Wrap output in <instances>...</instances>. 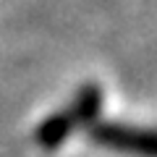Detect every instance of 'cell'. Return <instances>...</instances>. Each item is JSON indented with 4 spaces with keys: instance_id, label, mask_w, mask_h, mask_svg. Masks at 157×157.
Segmentation results:
<instances>
[{
    "instance_id": "1",
    "label": "cell",
    "mask_w": 157,
    "mask_h": 157,
    "mask_svg": "<svg viewBox=\"0 0 157 157\" xmlns=\"http://www.w3.org/2000/svg\"><path fill=\"white\" fill-rule=\"evenodd\" d=\"M89 139L110 152L131 157H157V128H139L118 121H97L89 126Z\"/></svg>"
},
{
    "instance_id": "3",
    "label": "cell",
    "mask_w": 157,
    "mask_h": 157,
    "mask_svg": "<svg viewBox=\"0 0 157 157\" xmlns=\"http://www.w3.org/2000/svg\"><path fill=\"white\" fill-rule=\"evenodd\" d=\"M102 100H105V94H102L100 84H84L78 86L76 97H73L71 102V118L76 126H86L89 128L92 123H97L100 121V110H102Z\"/></svg>"
},
{
    "instance_id": "2",
    "label": "cell",
    "mask_w": 157,
    "mask_h": 157,
    "mask_svg": "<svg viewBox=\"0 0 157 157\" xmlns=\"http://www.w3.org/2000/svg\"><path fill=\"white\" fill-rule=\"evenodd\" d=\"M73 128H76V123H73L71 113L58 110V113H52V115H47L45 121L34 128V144H37L39 149H45V152H55L58 147L73 134Z\"/></svg>"
}]
</instances>
